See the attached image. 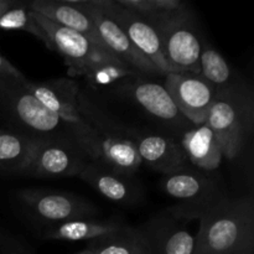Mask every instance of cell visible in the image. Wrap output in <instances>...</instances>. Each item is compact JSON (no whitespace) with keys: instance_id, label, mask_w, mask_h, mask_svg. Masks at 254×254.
<instances>
[{"instance_id":"cell-26","label":"cell","mask_w":254,"mask_h":254,"mask_svg":"<svg viewBox=\"0 0 254 254\" xmlns=\"http://www.w3.org/2000/svg\"><path fill=\"white\" fill-rule=\"evenodd\" d=\"M121 6L148 17L164 11L176 10L184 5L181 0H116Z\"/></svg>"},{"instance_id":"cell-18","label":"cell","mask_w":254,"mask_h":254,"mask_svg":"<svg viewBox=\"0 0 254 254\" xmlns=\"http://www.w3.org/2000/svg\"><path fill=\"white\" fill-rule=\"evenodd\" d=\"M128 225L116 217L112 218H78L67 222L47 225L40 232V237L45 241H78L98 240L104 236L119 232Z\"/></svg>"},{"instance_id":"cell-8","label":"cell","mask_w":254,"mask_h":254,"mask_svg":"<svg viewBox=\"0 0 254 254\" xmlns=\"http://www.w3.org/2000/svg\"><path fill=\"white\" fill-rule=\"evenodd\" d=\"M16 197L32 217L45 222L46 226L91 218L98 212L96 206L86 198L62 191L22 189L16 193Z\"/></svg>"},{"instance_id":"cell-25","label":"cell","mask_w":254,"mask_h":254,"mask_svg":"<svg viewBox=\"0 0 254 254\" xmlns=\"http://www.w3.org/2000/svg\"><path fill=\"white\" fill-rule=\"evenodd\" d=\"M141 76L138 72L131 69L127 64L121 61L104 62V64H97L84 76V78L93 84L94 87H104L108 84L114 83L117 81H124V79L131 78V77Z\"/></svg>"},{"instance_id":"cell-7","label":"cell","mask_w":254,"mask_h":254,"mask_svg":"<svg viewBox=\"0 0 254 254\" xmlns=\"http://www.w3.org/2000/svg\"><path fill=\"white\" fill-rule=\"evenodd\" d=\"M26 77L0 74V107L15 122L34 133H55L61 121L50 112L25 86Z\"/></svg>"},{"instance_id":"cell-12","label":"cell","mask_w":254,"mask_h":254,"mask_svg":"<svg viewBox=\"0 0 254 254\" xmlns=\"http://www.w3.org/2000/svg\"><path fill=\"white\" fill-rule=\"evenodd\" d=\"M96 2L102 11L126 32L131 44L155 66L159 74L170 73L171 69L164 59L158 35L145 17L121 6L116 0H96Z\"/></svg>"},{"instance_id":"cell-11","label":"cell","mask_w":254,"mask_h":254,"mask_svg":"<svg viewBox=\"0 0 254 254\" xmlns=\"http://www.w3.org/2000/svg\"><path fill=\"white\" fill-rule=\"evenodd\" d=\"M164 87L179 111L192 126L206 123L217 92L200 74L192 72H170L165 74Z\"/></svg>"},{"instance_id":"cell-23","label":"cell","mask_w":254,"mask_h":254,"mask_svg":"<svg viewBox=\"0 0 254 254\" xmlns=\"http://www.w3.org/2000/svg\"><path fill=\"white\" fill-rule=\"evenodd\" d=\"M200 74L218 93L237 83L227 60L210 45H202L200 54Z\"/></svg>"},{"instance_id":"cell-21","label":"cell","mask_w":254,"mask_h":254,"mask_svg":"<svg viewBox=\"0 0 254 254\" xmlns=\"http://www.w3.org/2000/svg\"><path fill=\"white\" fill-rule=\"evenodd\" d=\"M76 254H149V246L141 227L127 226L119 232L91 241Z\"/></svg>"},{"instance_id":"cell-24","label":"cell","mask_w":254,"mask_h":254,"mask_svg":"<svg viewBox=\"0 0 254 254\" xmlns=\"http://www.w3.org/2000/svg\"><path fill=\"white\" fill-rule=\"evenodd\" d=\"M0 30L5 31H26L41 40L47 46V37L44 30L35 20L34 11L29 2L15 1L9 9L0 14Z\"/></svg>"},{"instance_id":"cell-10","label":"cell","mask_w":254,"mask_h":254,"mask_svg":"<svg viewBox=\"0 0 254 254\" xmlns=\"http://www.w3.org/2000/svg\"><path fill=\"white\" fill-rule=\"evenodd\" d=\"M74 1L77 6L92 20L107 51L111 52L118 61L123 62L141 76L159 74L155 66L131 44L126 32L102 11L96 0H84V1L74 0Z\"/></svg>"},{"instance_id":"cell-5","label":"cell","mask_w":254,"mask_h":254,"mask_svg":"<svg viewBox=\"0 0 254 254\" xmlns=\"http://www.w3.org/2000/svg\"><path fill=\"white\" fill-rule=\"evenodd\" d=\"M77 103L82 116L101 135L97 161L126 175H135L143 164L135 146L116 130V121L109 118L81 91L77 96Z\"/></svg>"},{"instance_id":"cell-19","label":"cell","mask_w":254,"mask_h":254,"mask_svg":"<svg viewBox=\"0 0 254 254\" xmlns=\"http://www.w3.org/2000/svg\"><path fill=\"white\" fill-rule=\"evenodd\" d=\"M30 7L32 11L55 24L83 35L89 41L107 51L92 20L77 6L74 0H34L30 1Z\"/></svg>"},{"instance_id":"cell-3","label":"cell","mask_w":254,"mask_h":254,"mask_svg":"<svg viewBox=\"0 0 254 254\" xmlns=\"http://www.w3.org/2000/svg\"><path fill=\"white\" fill-rule=\"evenodd\" d=\"M158 35L161 51L171 72L200 73L201 40L192 10L186 4L176 10L145 17Z\"/></svg>"},{"instance_id":"cell-14","label":"cell","mask_w":254,"mask_h":254,"mask_svg":"<svg viewBox=\"0 0 254 254\" xmlns=\"http://www.w3.org/2000/svg\"><path fill=\"white\" fill-rule=\"evenodd\" d=\"M116 130L135 146L141 164L163 175L188 165V159L180 144L169 136L135 130L118 122H116Z\"/></svg>"},{"instance_id":"cell-9","label":"cell","mask_w":254,"mask_h":254,"mask_svg":"<svg viewBox=\"0 0 254 254\" xmlns=\"http://www.w3.org/2000/svg\"><path fill=\"white\" fill-rule=\"evenodd\" d=\"M84 153L62 139L37 138L20 176L62 179L79 176L86 166Z\"/></svg>"},{"instance_id":"cell-15","label":"cell","mask_w":254,"mask_h":254,"mask_svg":"<svg viewBox=\"0 0 254 254\" xmlns=\"http://www.w3.org/2000/svg\"><path fill=\"white\" fill-rule=\"evenodd\" d=\"M117 89L126 93L149 116L164 122L166 126L175 128L193 127L179 111L164 84L159 82L136 76L122 81Z\"/></svg>"},{"instance_id":"cell-17","label":"cell","mask_w":254,"mask_h":254,"mask_svg":"<svg viewBox=\"0 0 254 254\" xmlns=\"http://www.w3.org/2000/svg\"><path fill=\"white\" fill-rule=\"evenodd\" d=\"M78 178L114 202L131 205L140 198V188L134 183L133 176L119 173L98 161H87Z\"/></svg>"},{"instance_id":"cell-13","label":"cell","mask_w":254,"mask_h":254,"mask_svg":"<svg viewBox=\"0 0 254 254\" xmlns=\"http://www.w3.org/2000/svg\"><path fill=\"white\" fill-rule=\"evenodd\" d=\"M188 218L170 208L158 213L141 226L149 246V254H193L196 233L189 228Z\"/></svg>"},{"instance_id":"cell-22","label":"cell","mask_w":254,"mask_h":254,"mask_svg":"<svg viewBox=\"0 0 254 254\" xmlns=\"http://www.w3.org/2000/svg\"><path fill=\"white\" fill-rule=\"evenodd\" d=\"M36 139L0 129V175H20Z\"/></svg>"},{"instance_id":"cell-28","label":"cell","mask_w":254,"mask_h":254,"mask_svg":"<svg viewBox=\"0 0 254 254\" xmlns=\"http://www.w3.org/2000/svg\"><path fill=\"white\" fill-rule=\"evenodd\" d=\"M0 74H7V76L19 77V78L25 77L16 67H14L10 64L9 60H6L4 56H1V55H0Z\"/></svg>"},{"instance_id":"cell-20","label":"cell","mask_w":254,"mask_h":254,"mask_svg":"<svg viewBox=\"0 0 254 254\" xmlns=\"http://www.w3.org/2000/svg\"><path fill=\"white\" fill-rule=\"evenodd\" d=\"M180 146L188 163L203 171H213L221 165L223 155L212 129L206 123L193 126L183 133Z\"/></svg>"},{"instance_id":"cell-16","label":"cell","mask_w":254,"mask_h":254,"mask_svg":"<svg viewBox=\"0 0 254 254\" xmlns=\"http://www.w3.org/2000/svg\"><path fill=\"white\" fill-rule=\"evenodd\" d=\"M161 189L183 205H206L221 197L215 181L188 165L163 175Z\"/></svg>"},{"instance_id":"cell-4","label":"cell","mask_w":254,"mask_h":254,"mask_svg":"<svg viewBox=\"0 0 254 254\" xmlns=\"http://www.w3.org/2000/svg\"><path fill=\"white\" fill-rule=\"evenodd\" d=\"M25 86L50 112L66 123L76 145L83 151L84 155L88 156L91 161L98 160L101 135L79 112L77 103L79 89L76 81L59 78L46 82H32L26 78Z\"/></svg>"},{"instance_id":"cell-6","label":"cell","mask_w":254,"mask_h":254,"mask_svg":"<svg viewBox=\"0 0 254 254\" xmlns=\"http://www.w3.org/2000/svg\"><path fill=\"white\" fill-rule=\"evenodd\" d=\"M34 16L46 34L47 47L64 57L69 76L84 77L97 64L118 61L113 55L94 45L83 35L55 24L35 11Z\"/></svg>"},{"instance_id":"cell-27","label":"cell","mask_w":254,"mask_h":254,"mask_svg":"<svg viewBox=\"0 0 254 254\" xmlns=\"http://www.w3.org/2000/svg\"><path fill=\"white\" fill-rule=\"evenodd\" d=\"M0 254H34L22 240L0 226Z\"/></svg>"},{"instance_id":"cell-29","label":"cell","mask_w":254,"mask_h":254,"mask_svg":"<svg viewBox=\"0 0 254 254\" xmlns=\"http://www.w3.org/2000/svg\"><path fill=\"white\" fill-rule=\"evenodd\" d=\"M12 2H14V0H0V14H2L6 9H9Z\"/></svg>"},{"instance_id":"cell-1","label":"cell","mask_w":254,"mask_h":254,"mask_svg":"<svg viewBox=\"0 0 254 254\" xmlns=\"http://www.w3.org/2000/svg\"><path fill=\"white\" fill-rule=\"evenodd\" d=\"M171 210L188 220L198 221L193 254H253L252 196H221L206 205L179 203Z\"/></svg>"},{"instance_id":"cell-2","label":"cell","mask_w":254,"mask_h":254,"mask_svg":"<svg viewBox=\"0 0 254 254\" xmlns=\"http://www.w3.org/2000/svg\"><path fill=\"white\" fill-rule=\"evenodd\" d=\"M254 101L252 89L242 81L218 93L206 124L212 129L223 158L233 160L247 144L253 129Z\"/></svg>"}]
</instances>
